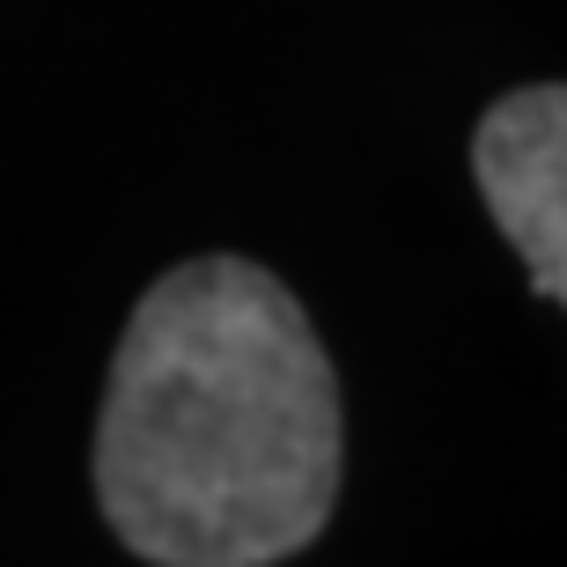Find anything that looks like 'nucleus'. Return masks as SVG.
<instances>
[{"instance_id":"obj_1","label":"nucleus","mask_w":567,"mask_h":567,"mask_svg":"<svg viewBox=\"0 0 567 567\" xmlns=\"http://www.w3.org/2000/svg\"><path fill=\"white\" fill-rule=\"evenodd\" d=\"M96 502L163 567H266L324 530L339 383L266 266L192 258L141 295L96 421Z\"/></svg>"},{"instance_id":"obj_2","label":"nucleus","mask_w":567,"mask_h":567,"mask_svg":"<svg viewBox=\"0 0 567 567\" xmlns=\"http://www.w3.org/2000/svg\"><path fill=\"white\" fill-rule=\"evenodd\" d=\"M480 199L516 244L530 288L567 310V82L516 89L480 118L472 141Z\"/></svg>"}]
</instances>
